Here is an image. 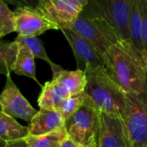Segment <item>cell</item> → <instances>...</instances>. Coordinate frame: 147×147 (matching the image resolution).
Listing matches in <instances>:
<instances>
[{"label": "cell", "instance_id": "obj_1", "mask_svg": "<svg viewBox=\"0 0 147 147\" xmlns=\"http://www.w3.org/2000/svg\"><path fill=\"white\" fill-rule=\"evenodd\" d=\"M109 76L125 94L141 93L147 88V60L132 43L119 41L101 55Z\"/></svg>", "mask_w": 147, "mask_h": 147}, {"label": "cell", "instance_id": "obj_2", "mask_svg": "<svg viewBox=\"0 0 147 147\" xmlns=\"http://www.w3.org/2000/svg\"><path fill=\"white\" fill-rule=\"evenodd\" d=\"M86 101L100 112L122 118L125 107V93L109 76L104 66L86 67Z\"/></svg>", "mask_w": 147, "mask_h": 147}, {"label": "cell", "instance_id": "obj_3", "mask_svg": "<svg viewBox=\"0 0 147 147\" xmlns=\"http://www.w3.org/2000/svg\"><path fill=\"white\" fill-rule=\"evenodd\" d=\"M136 0H89L86 13L106 21L124 42H130L129 18Z\"/></svg>", "mask_w": 147, "mask_h": 147}, {"label": "cell", "instance_id": "obj_4", "mask_svg": "<svg viewBox=\"0 0 147 147\" xmlns=\"http://www.w3.org/2000/svg\"><path fill=\"white\" fill-rule=\"evenodd\" d=\"M122 119L130 147H147V88L141 93L125 94Z\"/></svg>", "mask_w": 147, "mask_h": 147}, {"label": "cell", "instance_id": "obj_5", "mask_svg": "<svg viewBox=\"0 0 147 147\" xmlns=\"http://www.w3.org/2000/svg\"><path fill=\"white\" fill-rule=\"evenodd\" d=\"M64 127L67 136L84 147H96L100 111L88 101L65 120Z\"/></svg>", "mask_w": 147, "mask_h": 147}, {"label": "cell", "instance_id": "obj_6", "mask_svg": "<svg viewBox=\"0 0 147 147\" xmlns=\"http://www.w3.org/2000/svg\"><path fill=\"white\" fill-rule=\"evenodd\" d=\"M69 27L88 40L100 56L112 44L122 41L106 21L91 16L83 11Z\"/></svg>", "mask_w": 147, "mask_h": 147}, {"label": "cell", "instance_id": "obj_7", "mask_svg": "<svg viewBox=\"0 0 147 147\" xmlns=\"http://www.w3.org/2000/svg\"><path fill=\"white\" fill-rule=\"evenodd\" d=\"M0 110L29 123L37 113L13 82L11 74L6 76L5 86L0 94Z\"/></svg>", "mask_w": 147, "mask_h": 147}, {"label": "cell", "instance_id": "obj_8", "mask_svg": "<svg viewBox=\"0 0 147 147\" xmlns=\"http://www.w3.org/2000/svg\"><path fill=\"white\" fill-rule=\"evenodd\" d=\"M15 32L24 36H38L48 30H60L59 26L36 8L16 7Z\"/></svg>", "mask_w": 147, "mask_h": 147}, {"label": "cell", "instance_id": "obj_9", "mask_svg": "<svg viewBox=\"0 0 147 147\" xmlns=\"http://www.w3.org/2000/svg\"><path fill=\"white\" fill-rule=\"evenodd\" d=\"M83 8L77 0H39L36 7L46 18L56 24L60 30L69 27Z\"/></svg>", "mask_w": 147, "mask_h": 147}, {"label": "cell", "instance_id": "obj_10", "mask_svg": "<svg viewBox=\"0 0 147 147\" xmlns=\"http://www.w3.org/2000/svg\"><path fill=\"white\" fill-rule=\"evenodd\" d=\"M96 147H130L121 117L100 112V127Z\"/></svg>", "mask_w": 147, "mask_h": 147}, {"label": "cell", "instance_id": "obj_11", "mask_svg": "<svg viewBox=\"0 0 147 147\" xmlns=\"http://www.w3.org/2000/svg\"><path fill=\"white\" fill-rule=\"evenodd\" d=\"M60 30L62 32L73 50L79 69L84 70L86 67L94 68L103 65L98 51L79 33L71 27H64Z\"/></svg>", "mask_w": 147, "mask_h": 147}, {"label": "cell", "instance_id": "obj_12", "mask_svg": "<svg viewBox=\"0 0 147 147\" xmlns=\"http://www.w3.org/2000/svg\"><path fill=\"white\" fill-rule=\"evenodd\" d=\"M65 119L55 109L40 108L28 125L30 135H42L63 127Z\"/></svg>", "mask_w": 147, "mask_h": 147}, {"label": "cell", "instance_id": "obj_13", "mask_svg": "<svg viewBox=\"0 0 147 147\" xmlns=\"http://www.w3.org/2000/svg\"><path fill=\"white\" fill-rule=\"evenodd\" d=\"M70 96L67 89L55 80L47 82L42 86L37 103L40 108L57 110L62 101Z\"/></svg>", "mask_w": 147, "mask_h": 147}, {"label": "cell", "instance_id": "obj_14", "mask_svg": "<svg viewBox=\"0 0 147 147\" xmlns=\"http://www.w3.org/2000/svg\"><path fill=\"white\" fill-rule=\"evenodd\" d=\"M53 80L63 85L70 95L83 93L88 82L85 71L79 68L73 71L61 68L53 74Z\"/></svg>", "mask_w": 147, "mask_h": 147}, {"label": "cell", "instance_id": "obj_15", "mask_svg": "<svg viewBox=\"0 0 147 147\" xmlns=\"http://www.w3.org/2000/svg\"><path fill=\"white\" fill-rule=\"evenodd\" d=\"M28 135V126L21 125L14 117L0 110V138L11 141L26 138Z\"/></svg>", "mask_w": 147, "mask_h": 147}, {"label": "cell", "instance_id": "obj_16", "mask_svg": "<svg viewBox=\"0 0 147 147\" xmlns=\"http://www.w3.org/2000/svg\"><path fill=\"white\" fill-rule=\"evenodd\" d=\"M18 45L19 48L13 73H15L18 76H24L29 77L36 82L38 84H40L36 78V57L27 47L19 43Z\"/></svg>", "mask_w": 147, "mask_h": 147}, {"label": "cell", "instance_id": "obj_17", "mask_svg": "<svg viewBox=\"0 0 147 147\" xmlns=\"http://www.w3.org/2000/svg\"><path fill=\"white\" fill-rule=\"evenodd\" d=\"M15 41L17 42H18L19 44H22L25 47H27L30 51L31 53L34 55V56L36 58H38V59H41L44 61H46L49 66H50V68L52 70V74L59 71L61 67V66L56 64V63H54L51 59L49 58V56L48 55L45 49H44V46L42 42V41L37 37V36H20L18 35Z\"/></svg>", "mask_w": 147, "mask_h": 147}, {"label": "cell", "instance_id": "obj_18", "mask_svg": "<svg viewBox=\"0 0 147 147\" xmlns=\"http://www.w3.org/2000/svg\"><path fill=\"white\" fill-rule=\"evenodd\" d=\"M67 137L65 127L42 135H28L25 138L29 147H59Z\"/></svg>", "mask_w": 147, "mask_h": 147}, {"label": "cell", "instance_id": "obj_19", "mask_svg": "<svg viewBox=\"0 0 147 147\" xmlns=\"http://www.w3.org/2000/svg\"><path fill=\"white\" fill-rule=\"evenodd\" d=\"M19 45L13 42H0V75L11 74L14 70Z\"/></svg>", "mask_w": 147, "mask_h": 147}, {"label": "cell", "instance_id": "obj_20", "mask_svg": "<svg viewBox=\"0 0 147 147\" xmlns=\"http://www.w3.org/2000/svg\"><path fill=\"white\" fill-rule=\"evenodd\" d=\"M129 33L131 43L144 55L141 34V0H136L132 5L129 18Z\"/></svg>", "mask_w": 147, "mask_h": 147}, {"label": "cell", "instance_id": "obj_21", "mask_svg": "<svg viewBox=\"0 0 147 147\" xmlns=\"http://www.w3.org/2000/svg\"><path fill=\"white\" fill-rule=\"evenodd\" d=\"M86 98L84 92L75 95H70L62 101L57 110L62 114L66 120L85 104Z\"/></svg>", "mask_w": 147, "mask_h": 147}, {"label": "cell", "instance_id": "obj_22", "mask_svg": "<svg viewBox=\"0 0 147 147\" xmlns=\"http://www.w3.org/2000/svg\"><path fill=\"white\" fill-rule=\"evenodd\" d=\"M0 30L5 36L15 32V15L4 0H0Z\"/></svg>", "mask_w": 147, "mask_h": 147}, {"label": "cell", "instance_id": "obj_23", "mask_svg": "<svg viewBox=\"0 0 147 147\" xmlns=\"http://www.w3.org/2000/svg\"><path fill=\"white\" fill-rule=\"evenodd\" d=\"M141 34L144 55L147 60V0H141Z\"/></svg>", "mask_w": 147, "mask_h": 147}, {"label": "cell", "instance_id": "obj_24", "mask_svg": "<svg viewBox=\"0 0 147 147\" xmlns=\"http://www.w3.org/2000/svg\"><path fill=\"white\" fill-rule=\"evenodd\" d=\"M4 1L15 7H33L36 8L39 0H4Z\"/></svg>", "mask_w": 147, "mask_h": 147}, {"label": "cell", "instance_id": "obj_25", "mask_svg": "<svg viewBox=\"0 0 147 147\" xmlns=\"http://www.w3.org/2000/svg\"><path fill=\"white\" fill-rule=\"evenodd\" d=\"M5 147H29L28 143L25 138L16 139V140H11L7 141Z\"/></svg>", "mask_w": 147, "mask_h": 147}, {"label": "cell", "instance_id": "obj_26", "mask_svg": "<svg viewBox=\"0 0 147 147\" xmlns=\"http://www.w3.org/2000/svg\"><path fill=\"white\" fill-rule=\"evenodd\" d=\"M59 147H84L82 144H80L79 143L76 142L75 140H73L71 138H69L68 136L61 142V144H60Z\"/></svg>", "mask_w": 147, "mask_h": 147}, {"label": "cell", "instance_id": "obj_27", "mask_svg": "<svg viewBox=\"0 0 147 147\" xmlns=\"http://www.w3.org/2000/svg\"><path fill=\"white\" fill-rule=\"evenodd\" d=\"M77 1H78L83 7H85V6L88 5V3L89 0H77Z\"/></svg>", "mask_w": 147, "mask_h": 147}, {"label": "cell", "instance_id": "obj_28", "mask_svg": "<svg viewBox=\"0 0 147 147\" xmlns=\"http://www.w3.org/2000/svg\"><path fill=\"white\" fill-rule=\"evenodd\" d=\"M6 142H7V141L3 140V139L0 138V147H5V144H6Z\"/></svg>", "mask_w": 147, "mask_h": 147}, {"label": "cell", "instance_id": "obj_29", "mask_svg": "<svg viewBox=\"0 0 147 147\" xmlns=\"http://www.w3.org/2000/svg\"><path fill=\"white\" fill-rule=\"evenodd\" d=\"M5 36V35H4V33L1 31V30H0V39H1V38H3Z\"/></svg>", "mask_w": 147, "mask_h": 147}]
</instances>
